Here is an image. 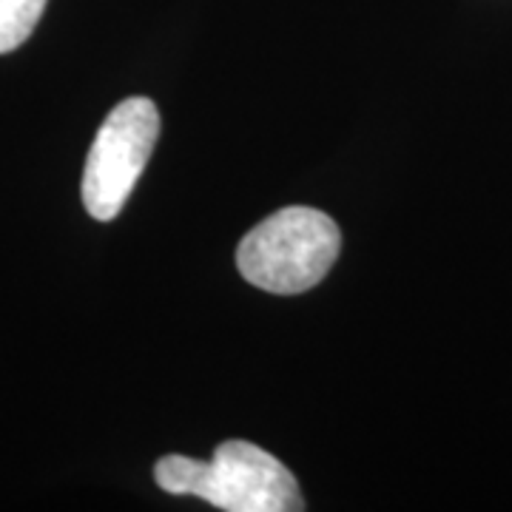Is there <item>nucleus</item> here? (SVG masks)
<instances>
[{
    "label": "nucleus",
    "instance_id": "20e7f679",
    "mask_svg": "<svg viewBox=\"0 0 512 512\" xmlns=\"http://www.w3.org/2000/svg\"><path fill=\"white\" fill-rule=\"evenodd\" d=\"M49 0H0V55L15 52L35 32Z\"/></svg>",
    "mask_w": 512,
    "mask_h": 512
},
{
    "label": "nucleus",
    "instance_id": "7ed1b4c3",
    "mask_svg": "<svg viewBox=\"0 0 512 512\" xmlns=\"http://www.w3.org/2000/svg\"><path fill=\"white\" fill-rule=\"evenodd\" d=\"M160 137V111L148 97H128L109 111L83 171V205L94 220H114L140 180Z\"/></svg>",
    "mask_w": 512,
    "mask_h": 512
},
{
    "label": "nucleus",
    "instance_id": "f257e3e1",
    "mask_svg": "<svg viewBox=\"0 0 512 512\" xmlns=\"http://www.w3.org/2000/svg\"><path fill=\"white\" fill-rule=\"evenodd\" d=\"M154 478L171 495H197L225 512H299L305 501L293 473L251 441H225L211 461L165 456Z\"/></svg>",
    "mask_w": 512,
    "mask_h": 512
},
{
    "label": "nucleus",
    "instance_id": "f03ea898",
    "mask_svg": "<svg viewBox=\"0 0 512 512\" xmlns=\"http://www.w3.org/2000/svg\"><path fill=\"white\" fill-rule=\"evenodd\" d=\"M342 248L339 225L325 211L288 205L251 228L237 248V268L259 291L293 296L316 288Z\"/></svg>",
    "mask_w": 512,
    "mask_h": 512
}]
</instances>
